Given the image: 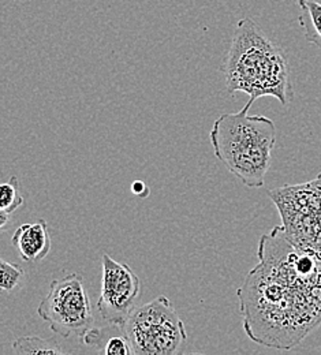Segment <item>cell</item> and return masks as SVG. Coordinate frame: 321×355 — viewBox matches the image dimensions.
Listing matches in <instances>:
<instances>
[{"instance_id":"obj_2","label":"cell","mask_w":321,"mask_h":355,"mask_svg":"<svg viewBox=\"0 0 321 355\" xmlns=\"http://www.w3.org/2000/svg\"><path fill=\"white\" fill-rule=\"evenodd\" d=\"M229 93L249 96L246 110L260 97H275L287 105L293 98L288 62L284 52L271 42L252 18L238 21L225 64Z\"/></svg>"},{"instance_id":"obj_15","label":"cell","mask_w":321,"mask_h":355,"mask_svg":"<svg viewBox=\"0 0 321 355\" xmlns=\"http://www.w3.org/2000/svg\"><path fill=\"white\" fill-rule=\"evenodd\" d=\"M8 218H10V215H8V214H6V212H1V211H0V227H1V228H4V227H6V224L8 222Z\"/></svg>"},{"instance_id":"obj_10","label":"cell","mask_w":321,"mask_h":355,"mask_svg":"<svg viewBox=\"0 0 321 355\" xmlns=\"http://www.w3.org/2000/svg\"><path fill=\"white\" fill-rule=\"evenodd\" d=\"M298 22L304 31V36L321 52V3L318 0H298Z\"/></svg>"},{"instance_id":"obj_5","label":"cell","mask_w":321,"mask_h":355,"mask_svg":"<svg viewBox=\"0 0 321 355\" xmlns=\"http://www.w3.org/2000/svg\"><path fill=\"white\" fill-rule=\"evenodd\" d=\"M286 236L321 259V173L316 179L268 190Z\"/></svg>"},{"instance_id":"obj_1","label":"cell","mask_w":321,"mask_h":355,"mask_svg":"<svg viewBox=\"0 0 321 355\" xmlns=\"http://www.w3.org/2000/svg\"><path fill=\"white\" fill-rule=\"evenodd\" d=\"M257 257L236 290L243 329L257 345L291 350L321 325V259L295 246L281 225L260 238Z\"/></svg>"},{"instance_id":"obj_14","label":"cell","mask_w":321,"mask_h":355,"mask_svg":"<svg viewBox=\"0 0 321 355\" xmlns=\"http://www.w3.org/2000/svg\"><path fill=\"white\" fill-rule=\"evenodd\" d=\"M132 193L136 194L138 197H146L149 194V189L148 186L141 182V180H136L133 184H132Z\"/></svg>"},{"instance_id":"obj_8","label":"cell","mask_w":321,"mask_h":355,"mask_svg":"<svg viewBox=\"0 0 321 355\" xmlns=\"http://www.w3.org/2000/svg\"><path fill=\"white\" fill-rule=\"evenodd\" d=\"M21 259L26 263L44 260L51 250V236L44 219L18 227L11 239Z\"/></svg>"},{"instance_id":"obj_9","label":"cell","mask_w":321,"mask_h":355,"mask_svg":"<svg viewBox=\"0 0 321 355\" xmlns=\"http://www.w3.org/2000/svg\"><path fill=\"white\" fill-rule=\"evenodd\" d=\"M114 328V324H110V327L103 329H94L91 328L84 336L83 340L87 346L100 349L105 355H130L133 354L132 346L125 336L122 335H111V331Z\"/></svg>"},{"instance_id":"obj_6","label":"cell","mask_w":321,"mask_h":355,"mask_svg":"<svg viewBox=\"0 0 321 355\" xmlns=\"http://www.w3.org/2000/svg\"><path fill=\"white\" fill-rule=\"evenodd\" d=\"M37 313L55 334L63 338L70 335L83 338L92 328L94 321L83 275L70 273L53 280Z\"/></svg>"},{"instance_id":"obj_13","label":"cell","mask_w":321,"mask_h":355,"mask_svg":"<svg viewBox=\"0 0 321 355\" xmlns=\"http://www.w3.org/2000/svg\"><path fill=\"white\" fill-rule=\"evenodd\" d=\"M0 270H1V279H0V287L6 293H11L21 282V279L25 275V270L22 266L14 263L1 261L0 263Z\"/></svg>"},{"instance_id":"obj_7","label":"cell","mask_w":321,"mask_h":355,"mask_svg":"<svg viewBox=\"0 0 321 355\" xmlns=\"http://www.w3.org/2000/svg\"><path fill=\"white\" fill-rule=\"evenodd\" d=\"M103 279L97 308L101 317L114 325L123 327L136 309L141 282L132 268L103 254Z\"/></svg>"},{"instance_id":"obj_11","label":"cell","mask_w":321,"mask_h":355,"mask_svg":"<svg viewBox=\"0 0 321 355\" xmlns=\"http://www.w3.org/2000/svg\"><path fill=\"white\" fill-rule=\"evenodd\" d=\"M14 354L36 355V354H64V350L60 345L52 339H42L39 336H22L17 339L12 345Z\"/></svg>"},{"instance_id":"obj_12","label":"cell","mask_w":321,"mask_h":355,"mask_svg":"<svg viewBox=\"0 0 321 355\" xmlns=\"http://www.w3.org/2000/svg\"><path fill=\"white\" fill-rule=\"evenodd\" d=\"M24 204V197L19 194L17 177H11L0 186V211L8 215L14 214Z\"/></svg>"},{"instance_id":"obj_4","label":"cell","mask_w":321,"mask_h":355,"mask_svg":"<svg viewBox=\"0 0 321 355\" xmlns=\"http://www.w3.org/2000/svg\"><path fill=\"white\" fill-rule=\"evenodd\" d=\"M122 329L135 355L181 354L187 340L184 321L164 295L136 308Z\"/></svg>"},{"instance_id":"obj_3","label":"cell","mask_w":321,"mask_h":355,"mask_svg":"<svg viewBox=\"0 0 321 355\" xmlns=\"http://www.w3.org/2000/svg\"><path fill=\"white\" fill-rule=\"evenodd\" d=\"M214 153L245 186H264L276 144V126L263 115H249L245 107L218 118L209 133Z\"/></svg>"}]
</instances>
